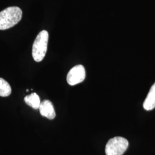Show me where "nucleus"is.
<instances>
[{"mask_svg": "<svg viewBox=\"0 0 155 155\" xmlns=\"http://www.w3.org/2000/svg\"><path fill=\"white\" fill-rule=\"evenodd\" d=\"M24 101L28 105L32 107L34 109H38L41 102L39 95L36 93H32L24 98Z\"/></svg>", "mask_w": 155, "mask_h": 155, "instance_id": "obj_7", "label": "nucleus"}, {"mask_svg": "<svg viewBox=\"0 0 155 155\" xmlns=\"http://www.w3.org/2000/svg\"><path fill=\"white\" fill-rule=\"evenodd\" d=\"M49 35L47 31H41L36 36L32 47V56L35 61H42L45 56Z\"/></svg>", "mask_w": 155, "mask_h": 155, "instance_id": "obj_2", "label": "nucleus"}, {"mask_svg": "<svg viewBox=\"0 0 155 155\" xmlns=\"http://www.w3.org/2000/svg\"><path fill=\"white\" fill-rule=\"evenodd\" d=\"M86 77V71L82 65L72 67L67 75V82L70 85L74 86L82 82Z\"/></svg>", "mask_w": 155, "mask_h": 155, "instance_id": "obj_4", "label": "nucleus"}, {"mask_svg": "<svg viewBox=\"0 0 155 155\" xmlns=\"http://www.w3.org/2000/svg\"><path fill=\"white\" fill-rule=\"evenodd\" d=\"M21 9L17 6H11L0 12V30H6L13 27L22 18Z\"/></svg>", "mask_w": 155, "mask_h": 155, "instance_id": "obj_1", "label": "nucleus"}, {"mask_svg": "<svg viewBox=\"0 0 155 155\" xmlns=\"http://www.w3.org/2000/svg\"><path fill=\"white\" fill-rule=\"evenodd\" d=\"M144 109L147 111L153 110L155 107V83L152 85L143 104Z\"/></svg>", "mask_w": 155, "mask_h": 155, "instance_id": "obj_6", "label": "nucleus"}, {"mask_svg": "<svg viewBox=\"0 0 155 155\" xmlns=\"http://www.w3.org/2000/svg\"><path fill=\"white\" fill-rule=\"evenodd\" d=\"M10 84L5 79L0 78V97H6L11 94Z\"/></svg>", "mask_w": 155, "mask_h": 155, "instance_id": "obj_8", "label": "nucleus"}, {"mask_svg": "<svg viewBox=\"0 0 155 155\" xmlns=\"http://www.w3.org/2000/svg\"><path fill=\"white\" fill-rule=\"evenodd\" d=\"M40 113L42 116L49 120H53L56 116L55 111L52 103L49 100H45L41 102L39 107Z\"/></svg>", "mask_w": 155, "mask_h": 155, "instance_id": "obj_5", "label": "nucleus"}, {"mask_svg": "<svg viewBox=\"0 0 155 155\" xmlns=\"http://www.w3.org/2000/svg\"><path fill=\"white\" fill-rule=\"evenodd\" d=\"M128 141L122 137L110 139L106 145V155H122L127 150Z\"/></svg>", "mask_w": 155, "mask_h": 155, "instance_id": "obj_3", "label": "nucleus"}]
</instances>
